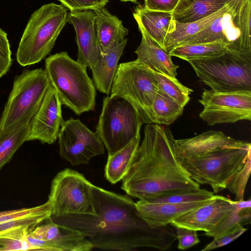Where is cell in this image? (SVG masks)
Masks as SVG:
<instances>
[{
    "mask_svg": "<svg viewBox=\"0 0 251 251\" xmlns=\"http://www.w3.org/2000/svg\"><path fill=\"white\" fill-rule=\"evenodd\" d=\"M143 124L136 109L127 100L117 96H106L103 100L96 132L110 155L140 134Z\"/></svg>",
    "mask_w": 251,
    "mask_h": 251,
    "instance_id": "cell-7",
    "label": "cell"
},
{
    "mask_svg": "<svg viewBox=\"0 0 251 251\" xmlns=\"http://www.w3.org/2000/svg\"><path fill=\"white\" fill-rule=\"evenodd\" d=\"M50 207L48 200L45 203L30 208H23L0 212V224L14 219H17L41 212Z\"/></svg>",
    "mask_w": 251,
    "mask_h": 251,
    "instance_id": "cell-38",
    "label": "cell"
},
{
    "mask_svg": "<svg viewBox=\"0 0 251 251\" xmlns=\"http://www.w3.org/2000/svg\"><path fill=\"white\" fill-rule=\"evenodd\" d=\"M133 16L149 36L164 50L165 38L175 27L173 13L149 10L139 4L135 7Z\"/></svg>",
    "mask_w": 251,
    "mask_h": 251,
    "instance_id": "cell-19",
    "label": "cell"
},
{
    "mask_svg": "<svg viewBox=\"0 0 251 251\" xmlns=\"http://www.w3.org/2000/svg\"><path fill=\"white\" fill-rule=\"evenodd\" d=\"M152 71L158 90L184 107L189 102L193 90L182 84L176 78Z\"/></svg>",
    "mask_w": 251,
    "mask_h": 251,
    "instance_id": "cell-30",
    "label": "cell"
},
{
    "mask_svg": "<svg viewBox=\"0 0 251 251\" xmlns=\"http://www.w3.org/2000/svg\"><path fill=\"white\" fill-rule=\"evenodd\" d=\"M227 0H180L172 12L175 20L181 23L197 21L218 12Z\"/></svg>",
    "mask_w": 251,
    "mask_h": 251,
    "instance_id": "cell-23",
    "label": "cell"
},
{
    "mask_svg": "<svg viewBox=\"0 0 251 251\" xmlns=\"http://www.w3.org/2000/svg\"><path fill=\"white\" fill-rule=\"evenodd\" d=\"M51 85L42 68L25 70L16 76L0 117V129L20 122H30Z\"/></svg>",
    "mask_w": 251,
    "mask_h": 251,
    "instance_id": "cell-8",
    "label": "cell"
},
{
    "mask_svg": "<svg viewBox=\"0 0 251 251\" xmlns=\"http://www.w3.org/2000/svg\"><path fill=\"white\" fill-rule=\"evenodd\" d=\"M229 9L226 5L208 17L188 23H179L175 20L174 29L167 34L165 38L164 50L168 53L174 48L180 45L186 39L205 28Z\"/></svg>",
    "mask_w": 251,
    "mask_h": 251,
    "instance_id": "cell-26",
    "label": "cell"
},
{
    "mask_svg": "<svg viewBox=\"0 0 251 251\" xmlns=\"http://www.w3.org/2000/svg\"><path fill=\"white\" fill-rule=\"evenodd\" d=\"M61 105L58 94L51 84L39 109L29 122L27 141L38 140L50 145L56 142L64 121Z\"/></svg>",
    "mask_w": 251,
    "mask_h": 251,
    "instance_id": "cell-14",
    "label": "cell"
},
{
    "mask_svg": "<svg viewBox=\"0 0 251 251\" xmlns=\"http://www.w3.org/2000/svg\"><path fill=\"white\" fill-rule=\"evenodd\" d=\"M251 0H246L237 10L234 23L240 32L236 44L237 50L251 51Z\"/></svg>",
    "mask_w": 251,
    "mask_h": 251,
    "instance_id": "cell-32",
    "label": "cell"
},
{
    "mask_svg": "<svg viewBox=\"0 0 251 251\" xmlns=\"http://www.w3.org/2000/svg\"><path fill=\"white\" fill-rule=\"evenodd\" d=\"M29 123L20 122L0 129V171L27 141Z\"/></svg>",
    "mask_w": 251,
    "mask_h": 251,
    "instance_id": "cell-25",
    "label": "cell"
},
{
    "mask_svg": "<svg viewBox=\"0 0 251 251\" xmlns=\"http://www.w3.org/2000/svg\"><path fill=\"white\" fill-rule=\"evenodd\" d=\"M45 66L62 105L77 115L94 109L96 88L86 66L73 59L66 51L49 56Z\"/></svg>",
    "mask_w": 251,
    "mask_h": 251,
    "instance_id": "cell-4",
    "label": "cell"
},
{
    "mask_svg": "<svg viewBox=\"0 0 251 251\" xmlns=\"http://www.w3.org/2000/svg\"><path fill=\"white\" fill-rule=\"evenodd\" d=\"M199 101L203 107L200 117L209 126L251 120V91L205 90Z\"/></svg>",
    "mask_w": 251,
    "mask_h": 251,
    "instance_id": "cell-11",
    "label": "cell"
},
{
    "mask_svg": "<svg viewBox=\"0 0 251 251\" xmlns=\"http://www.w3.org/2000/svg\"><path fill=\"white\" fill-rule=\"evenodd\" d=\"M127 41L126 38L114 47L101 50L98 61L91 68L94 85L102 93L109 95L110 93L118 62Z\"/></svg>",
    "mask_w": 251,
    "mask_h": 251,
    "instance_id": "cell-21",
    "label": "cell"
},
{
    "mask_svg": "<svg viewBox=\"0 0 251 251\" xmlns=\"http://www.w3.org/2000/svg\"><path fill=\"white\" fill-rule=\"evenodd\" d=\"M137 25L142 39L135 51L136 59L154 71L176 78L178 66L173 63L172 56L149 36L142 26Z\"/></svg>",
    "mask_w": 251,
    "mask_h": 251,
    "instance_id": "cell-20",
    "label": "cell"
},
{
    "mask_svg": "<svg viewBox=\"0 0 251 251\" xmlns=\"http://www.w3.org/2000/svg\"><path fill=\"white\" fill-rule=\"evenodd\" d=\"M188 62L214 91H251V51L230 48L220 55Z\"/></svg>",
    "mask_w": 251,
    "mask_h": 251,
    "instance_id": "cell-6",
    "label": "cell"
},
{
    "mask_svg": "<svg viewBox=\"0 0 251 251\" xmlns=\"http://www.w3.org/2000/svg\"><path fill=\"white\" fill-rule=\"evenodd\" d=\"M251 200L236 201L233 210L224 218L211 230L205 232V235L213 238L221 236L233 228L238 224L243 226L251 223Z\"/></svg>",
    "mask_w": 251,
    "mask_h": 251,
    "instance_id": "cell-29",
    "label": "cell"
},
{
    "mask_svg": "<svg viewBox=\"0 0 251 251\" xmlns=\"http://www.w3.org/2000/svg\"><path fill=\"white\" fill-rule=\"evenodd\" d=\"M140 140L139 134L123 148L112 155H108L104 176L111 184L122 180L127 174L139 146Z\"/></svg>",
    "mask_w": 251,
    "mask_h": 251,
    "instance_id": "cell-24",
    "label": "cell"
},
{
    "mask_svg": "<svg viewBox=\"0 0 251 251\" xmlns=\"http://www.w3.org/2000/svg\"><path fill=\"white\" fill-rule=\"evenodd\" d=\"M210 199L182 203L154 202L139 200L135 205L139 216L149 226L156 228L170 225L174 220L196 209Z\"/></svg>",
    "mask_w": 251,
    "mask_h": 251,
    "instance_id": "cell-17",
    "label": "cell"
},
{
    "mask_svg": "<svg viewBox=\"0 0 251 251\" xmlns=\"http://www.w3.org/2000/svg\"><path fill=\"white\" fill-rule=\"evenodd\" d=\"M93 184L83 175L70 168L58 172L53 178L48 196L51 216L69 214L97 216Z\"/></svg>",
    "mask_w": 251,
    "mask_h": 251,
    "instance_id": "cell-10",
    "label": "cell"
},
{
    "mask_svg": "<svg viewBox=\"0 0 251 251\" xmlns=\"http://www.w3.org/2000/svg\"><path fill=\"white\" fill-rule=\"evenodd\" d=\"M180 0H144L143 6L148 9L173 12Z\"/></svg>",
    "mask_w": 251,
    "mask_h": 251,
    "instance_id": "cell-40",
    "label": "cell"
},
{
    "mask_svg": "<svg viewBox=\"0 0 251 251\" xmlns=\"http://www.w3.org/2000/svg\"><path fill=\"white\" fill-rule=\"evenodd\" d=\"M184 108L158 90L151 108L152 124L170 125L182 115Z\"/></svg>",
    "mask_w": 251,
    "mask_h": 251,
    "instance_id": "cell-28",
    "label": "cell"
},
{
    "mask_svg": "<svg viewBox=\"0 0 251 251\" xmlns=\"http://www.w3.org/2000/svg\"><path fill=\"white\" fill-rule=\"evenodd\" d=\"M229 45L223 41L185 44L174 48L168 53L185 61L208 58L221 55L229 50Z\"/></svg>",
    "mask_w": 251,
    "mask_h": 251,
    "instance_id": "cell-27",
    "label": "cell"
},
{
    "mask_svg": "<svg viewBox=\"0 0 251 251\" xmlns=\"http://www.w3.org/2000/svg\"><path fill=\"white\" fill-rule=\"evenodd\" d=\"M251 156L249 157L243 166L230 178L226 188L233 193L236 201L244 200L246 186L251 170Z\"/></svg>",
    "mask_w": 251,
    "mask_h": 251,
    "instance_id": "cell-34",
    "label": "cell"
},
{
    "mask_svg": "<svg viewBox=\"0 0 251 251\" xmlns=\"http://www.w3.org/2000/svg\"><path fill=\"white\" fill-rule=\"evenodd\" d=\"M68 10L62 4L50 3L32 13L16 53L20 65L25 67L37 63L50 52L67 23Z\"/></svg>",
    "mask_w": 251,
    "mask_h": 251,
    "instance_id": "cell-5",
    "label": "cell"
},
{
    "mask_svg": "<svg viewBox=\"0 0 251 251\" xmlns=\"http://www.w3.org/2000/svg\"><path fill=\"white\" fill-rule=\"evenodd\" d=\"M95 13L97 35L100 50L114 47L122 43L128 34L122 21L105 7L93 10Z\"/></svg>",
    "mask_w": 251,
    "mask_h": 251,
    "instance_id": "cell-22",
    "label": "cell"
},
{
    "mask_svg": "<svg viewBox=\"0 0 251 251\" xmlns=\"http://www.w3.org/2000/svg\"><path fill=\"white\" fill-rule=\"evenodd\" d=\"M7 33L0 27V78L5 75L12 64Z\"/></svg>",
    "mask_w": 251,
    "mask_h": 251,
    "instance_id": "cell-36",
    "label": "cell"
},
{
    "mask_svg": "<svg viewBox=\"0 0 251 251\" xmlns=\"http://www.w3.org/2000/svg\"><path fill=\"white\" fill-rule=\"evenodd\" d=\"M214 196L213 193L201 188L197 190L181 191L147 201L154 202L182 203L207 200Z\"/></svg>",
    "mask_w": 251,
    "mask_h": 251,
    "instance_id": "cell-33",
    "label": "cell"
},
{
    "mask_svg": "<svg viewBox=\"0 0 251 251\" xmlns=\"http://www.w3.org/2000/svg\"><path fill=\"white\" fill-rule=\"evenodd\" d=\"M31 229L20 226L0 232V251H36L27 240V233Z\"/></svg>",
    "mask_w": 251,
    "mask_h": 251,
    "instance_id": "cell-31",
    "label": "cell"
},
{
    "mask_svg": "<svg viewBox=\"0 0 251 251\" xmlns=\"http://www.w3.org/2000/svg\"><path fill=\"white\" fill-rule=\"evenodd\" d=\"M177 159L190 177L209 185L217 193L251 156V143L209 130L193 137L175 140Z\"/></svg>",
    "mask_w": 251,
    "mask_h": 251,
    "instance_id": "cell-3",
    "label": "cell"
},
{
    "mask_svg": "<svg viewBox=\"0 0 251 251\" xmlns=\"http://www.w3.org/2000/svg\"><path fill=\"white\" fill-rule=\"evenodd\" d=\"M96 15L93 10L70 11L67 23L72 25L76 34L78 48L77 61L82 65L93 67L98 61L101 52L98 40Z\"/></svg>",
    "mask_w": 251,
    "mask_h": 251,
    "instance_id": "cell-16",
    "label": "cell"
},
{
    "mask_svg": "<svg viewBox=\"0 0 251 251\" xmlns=\"http://www.w3.org/2000/svg\"><path fill=\"white\" fill-rule=\"evenodd\" d=\"M248 230L243 225L238 224L230 230L217 237L201 250L202 251H208L222 247L235 240L239 236Z\"/></svg>",
    "mask_w": 251,
    "mask_h": 251,
    "instance_id": "cell-35",
    "label": "cell"
},
{
    "mask_svg": "<svg viewBox=\"0 0 251 251\" xmlns=\"http://www.w3.org/2000/svg\"><path fill=\"white\" fill-rule=\"evenodd\" d=\"M246 0H227L226 5L232 11L233 14L235 16V13L236 10Z\"/></svg>",
    "mask_w": 251,
    "mask_h": 251,
    "instance_id": "cell-41",
    "label": "cell"
},
{
    "mask_svg": "<svg viewBox=\"0 0 251 251\" xmlns=\"http://www.w3.org/2000/svg\"><path fill=\"white\" fill-rule=\"evenodd\" d=\"M70 11L94 10L105 7L109 0H58Z\"/></svg>",
    "mask_w": 251,
    "mask_h": 251,
    "instance_id": "cell-37",
    "label": "cell"
},
{
    "mask_svg": "<svg viewBox=\"0 0 251 251\" xmlns=\"http://www.w3.org/2000/svg\"><path fill=\"white\" fill-rule=\"evenodd\" d=\"M158 90L152 70L137 59L117 68L110 96L122 97L136 109L144 124H152L151 108Z\"/></svg>",
    "mask_w": 251,
    "mask_h": 251,
    "instance_id": "cell-9",
    "label": "cell"
},
{
    "mask_svg": "<svg viewBox=\"0 0 251 251\" xmlns=\"http://www.w3.org/2000/svg\"><path fill=\"white\" fill-rule=\"evenodd\" d=\"M120 0L122 2L130 1V2H133V3H136L137 1V0Z\"/></svg>",
    "mask_w": 251,
    "mask_h": 251,
    "instance_id": "cell-42",
    "label": "cell"
},
{
    "mask_svg": "<svg viewBox=\"0 0 251 251\" xmlns=\"http://www.w3.org/2000/svg\"><path fill=\"white\" fill-rule=\"evenodd\" d=\"M234 17L232 11L229 9L180 45L223 41L229 45V48L237 50L236 44L240 32L235 25Z\"/></svg>",
    "mask_w": 251,
    "mask_h": 251,
    "instance_id": "cell-18",
    "label": "cell"
},
{
    "mask_svg": "<svg viewBox=\"0 0 251 251\" xmlns=\"http://www.w3.org/2000/svg\"><path fill=\"white\" fill-rule=\"evenodd\" d=\"M236 201L220 195H214L205 203L178 218L170 225L207 232L230 213Z\"/></svg>",
    "mask_w": 251,
    "mask_h": 251,
    "instance_id": "cell-15",
    "label": "cell"
},
{
    "mask_svg": "<svg viewBox=\"0 0 251 251\" xmlns=\"http://www.w3.org/2000/svg\"><path fill=\"white\" fill-rule=\"evenodd\" d=\"M175 142L169 128L156 124H147L142 143L122 179L121 188L126 195L149 200L201 189L179 163Z\"/></svg>",
    "mask_w": 251,
    "mask_h": 251,
    "instance_id": "cell-2",
    "label": "cell"
},
{
    "mask_svg": "<svg viewBox=\"0 0 251 251\" xmlns=\"http://www.w3.org/2000/svg\"><path fill=\"white\" fill-rule=\"evenodd\" d=\"M29 230L27 240L36 251H89L94 248L80 231L57 224L49 218Z\"/></svg>",
    "mask_w": 251,
    "mask_h": 251,
    "instance_id": "cell-13",
    "label": "cell"
},
{
    "mask_svg": "<svg viewBox=\"0 0 251 251\" xmlns=\"http://www.w3.org/2000/svg\"><path fill=\"white\" fill-rule=\"evenodd\" d=\"M59 155L73 166L87 164L91 159L104 153V144L78 119L64 121L58 135Z\"/></svg>",
    "mask_w": 251,
    "mask_h": 251,
    "instance_id": "cell-12",
    "label": "cell"
},
{
    "mask_svg": "<svg viewBox=\"0 0 251 251\" xmlns=\"http://www.w3.org/2000/svg\"><path fill=\"white\" fill-rule=\"evenodd\" d=\"M175 227L179 250H185L200 243L197 230L183 227Z\"/></svg>",
    "mask_w": 251,
    "mask_h": 251,
    "instance_id": "cell-39",
    "label": "cell"
},
{
    "mask_svg": "<svg viewBox=\"0 0 251 251\" xmlns=\"http://www.w3.org/2000/svg\"><path fill=\"white\" fill-rule=\"evenodd\" d=\"M92 190L97 216L50 217L52 221L80 231L94 248L102 250L129 251L151 248L166 251L176 241V232L169 225L152 227L141 218L130 196L94 184Z\"/></svg>",
    "mask_w": 251,
    "mask_h": 251,
    "instance_id": "cell-1",
    "label": "cell"
}]
</instances>
